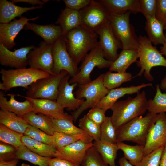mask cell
<instances>
[{
  "label": "cell",
  "mask_w": 166,
  "mask_h": 166,
  "mask_svg": "<svg viewBox=\"0 0 166 166\" xmlns=\"http://www.w3.org/2000/svg\"><path fill=\"white\" fill-rule=\"evenodd\" d=\"M139 60L136 63L141 68L140 71L135 77H140L144 73L145 78L152 81L154 80L150 73L151 69L156 66L166 67V59L157 48L152 45L147 37L140 35L138 37Z\"/></svg>",
  "instance_id": "obj_4"
},
{
  "label": "cell",
  "mask_w": 166,
  "mask_h": 166,
  "mask_svg": "<svg viewBox=\"0 0 166 166\" xmlns=\"http://www.w3.org/2000/svg\"><path fill=\"white\" fill-rule=\"evenodd\" d=\"M131 12L126 11L117 14H110L109 20L112 27L121 41L122 49L137 50L138 37L134 28L130 22Z\"/></svg>",
  "instance_id": "obj_8"
},
{
  "label": "cell",
  "mask_w": 166,
  "mask_h": 166,
  "mask_svg": "<svg viewBox=\"0 0 166 166\" xmlns=\"http://www.w3.org/2000/svg\"><path fill=\"white\" fill-rule=\"evenodd\" d=\"M166 145V113L157 114L155 124L150 129L144 146V157Z\"/></svg>",
  "instance_id": "obj_14"
},
{
  "label": "cell",
  "mask_w": 166,
  "mask_h": 166,
  "mask_svg": "<svg viewBox=\"0 0 166 166\" xmlns=\"http://www.w3.org/2000/svg\"><path fill=\"white\" fill-rule=\"evenodd\" d=\"M65 8L80 11L87 6L91 0H63Z\"/></svg>",
  "instance_id": "obj_46"
},
{
  "label": "cell",
  "mask_w": 166,
  "mask_h": 166,
  "mask_svg": "<svg viewBox=\"0 0 166 166\" xmlns=\"http://www.w3.org/2000/svg\"><path fill=\"white\" fill-rule=\"evenodd\" d=\"M151 83H144L136 86L121 87L109 90L108 93L102 98L94 106L99 107L105 111L111 109L119 98L126 95L138 93L142 88L152 86Z\"/></svg>",
  "instance_id": "obj_20"
},
{
  "label": "cell",
  "mask_w": 166,
  "mask_h": 166,
  "mask_svg": "<svg viewBox=\"0 0 166 166\" xmlns=\"http://www.w3.org/2000/svg\"><path fill=\"white\" fill-rule=\"evenodd\" d=\"M93 146L109 166H117L115 160L119 150L117 144L100 140L94 141Z\"/></svg>",
  "instance_id": "obj_29"
},
{
  "label": "cell",
  "mask_w": 166,
  "mask_h": 166,
  "mask_svg": "<svg viewBox=\"0 0 166 166\" xmlns=\"http://www.w3.org/2000/svg\"><path fill=\"white\" fill-rule=\"evenodd\" d=\"M52 54L53 61L52 72L54 74H58L65 70L73 77L78 73L79 69L69 53L62 36L53 44Z\"/></svg>",
  "instance_id": "obj_11"
},
{
  "label": "cell",
  "mask_w": 166,
  "mask_h": 166,
  "mask_svg": "<svg viewBox=\"0 0 166 166\" xmlns=\"http://www.w3.org/2000/svg\"><path fill=\"white\" fill-rule=\"evenodd\" d=\"M17 95L30 100L33 105L32 112L34 113H41L53 118H73L72 116L64 112V109L56 101L45 99H33L21 95Z\"/></svg>",
  "instance_id": "obj_18"
},
{
  "label": "cell",
  "mask_w": 166,
  "mask_h": 166,
  "mask_svg": "<svg viewBox=\"0 0 166 166\" xmlns=\"http://www.w3.org/2000/svg\"><path fill=\"white\" fill-rule=\"evenodd\" d=\"M160 166H166V145L164 147L162 153Z\"/></svg>",
  "instance_id": "obj_52"
},
{
  "label": "cell",
  "mask_w": 166,
  "mask_h": 166,
  "mask_svg": "<svg viewBox=\"0 0 166 166\" xmlns=\"http://www.w3.org/2000/svg\"><path fill=\"white\" fill-rule=\"evenodd\" d=\"M112 62L105 58L103 51L98 45L85 57L79 68V72L69 79V82L70 84L76 83L78 85L88 83L92 81L90 74L95 67L99 69L109 68Z\"/></svg>",
  "instance_id": "obj_7"
},
{
  "label": "cell",
  "mask_w": 166,
  "mask_h": 166,
  "mask_svg": "<svg viewBox=\"0 0 166 166\" xmlns=\"http://www.w3.org/2000/svg\"><path fill=\"white\" fill-rule=\"evenodd\" d=\"M103 75H100L88 83L78 85V88L74 93L76 98L85 99L83 104L72 113L74 122L84 111L95 106L108 93L109 90L105 87L103 83Z\"/></svg>",
  "instance_id": "obj_6"
},
{
  "label": "cell",
  "mask_w": 166,
  "mask_h": 166,
  "mask_svg": "<svg viewBox=\"0 0 166 166\" xmlns=\"http://www.w3.org/2000/svg\"><path fill=\"white\" fill-rule=\"evenodd\" d=\"M49 166H78L65 160L54 157L49 158Z\"/></svg>",
  "instance_id": "obj_48"
},
{
  "label": "cell",
  "mask_w": 166,
  "mask_h": 166,
  "mask_svg": "<svg viewBox=\"0 0 166 166\" xmlns=\"http://www.w3.org/2000/svg\"><path fill=\"white\" fill-rule=\"evenodd\" d=\"M18 160L14 159L10 161H6L0 157V166H16Z\"/></svg>",
  "instance_id": "obj_51"
},
{
  "label": "cell",
  "mask_w": 166,
  "mask_h": 166,
  "mask_svg": "<svg viewBox=\"0 0 166 166\" xmlns=\"http://www.w3.org/2000/svg\"><path fill=\"white\" fill-rule=\"evenodd\" d=\"M119 150L123 152L124 157L133 165L138 166L144 157V146L131 145L123 142L117 143Z\"/></svg>",
  "instance_id": "obj_31"
},
{
  "label": "cell",
  "mask_w": 166,
  "mask_h": 166,
  "mask_svg": "<svg viewBox=\"0 0 166 166\" xmlns=\"http://www.w3.org/2000/svg\"><path fill=\"white\" fill-rule=\"evenodd\" d=\"M10 1L14 3L19 2H24L33 5H38L39 6H43L45 4L42 1L40 0H11Z\"/></svg>",
  "instance_id": "obj_50"
},
{
  "label": "cell",
  "mask_w": 166,
  "mask_h": 166,
  "mask_svg": "<svg viewBox=\"0 0 166 166\" xmlns=\"http://www.w3.org/2000/svg\"><path fill=\"white\" fill-rule=\"evenodd\" d=\"M21 141L29 149L44 157H53L57 149L51 145L37 141L25 135L22 137Z\"/></svg>",
  "instance_id": "obj_30"
},
{
  "label": "cell",
  "mask_w": 166,
  "mask_h": 166,
  "mask_svg": "<svg viewBox=\"0 0 166 166\" xmlns=\"http://www.w3.org/2000/svg\"><path fill=\"white\" fill-rule=\"evenodd\" d=\"M80 12L81 26L95 32L109 21V13L97 0H91L90 3Z\"/></svg>",
  "instance_id": "obj_10"
},
{
  "label": "cell",
  "mask_w": 166,
  "mask_h": 166,
  "mask_svg": "<svg viewBox=\"0 0 166 166\" xmlns=\"http://www.w3.org/2000/svg\"><path fill=\"white\" fill-rule=\"evenodd\" d=\"M145 18V29L148 38L154 45H163L165 40L163 32L164 25L157 20L155 16L148 17Z\"/></svg>",
  "instance_id": "obj_26"
},
{
  "label": "cell",
  "mask_w": 166,
  "mask_h": 166,
  "mask_svg": "<svg viewBox=\"0 0 166 166\" xmlns=\"http://www.w3.org/2000/svg\"><path fill=\"white\" fill-rule=\"evenodd\" d=\"M53 136L57 149L65 147L78 140L90 143H92L93 140L88 135H73L57 132H54Z\"/></svg>",
  "instance_id": "obj_36"
},
{
  "label": "cell",
  "mask_w": 166,
  "mask_h": 166,
  "mask_svg": "<svg viewBox=\"0 0 166 166\" xmlns=\"http://www.w3.org/2000/svg\"><path fill=\"white\" fill-rule=\"evenodd\" d=\"M159 85L160 89L166 93V75L161 79Z\"/></svg>",
  "instance_id": "obj_54"
},
{
  "label": "cell",
  "mask_w": 166,
  "mask_h": 166,
  "mask_svg": "<svg viewBox=\"0 0 166 166\" xmlns=\"http://www.w3.org/2000/svg\"><path fill=\"white\" fill-rule=\"evenodd\" d=\"M155 17L164 26L166 25V0H157Z\"/></svg>",
  "instance_id": "obj_47"
},
{
  "label": "cell",
  "mask_w": 166,
  "mask_h": 166,
  "mask_svg": "<svg viewBox=\"0 0 166 166\" xmlns=\"http://www.w3.org/2000/svg\"><path fill=\"white\" fill-rule=\"evenodd\" d=\"M43 6L22 7L18 6L10 1L0 0V23H8L18 17H21L29 10L43 8Z\"/></svg>",
  "instance_id": "obj_23"
},
{
  "label": "cell",
  "mask_w": 166,
  "mask_h": 166,
  "mask_svg": "<svg viewBox=\"0 0 166 166\" xmlns=\"http://www.w3.org/2000/svg\"><path fill=\"white\" fill-rule=\"evenodd\" d=\"M99 38L98 46L103 51L107 60L114 61L117 57V50L123 48L122 42L113 29L109 20L96 31Z\"/></svg>",
  "instance_id": "obj_12"
},
{
  "label": "cell",
  "mask_w": 166,
  "mask_h": 166,
  "mask_svg": "<svg viewBox=\"0 0 166 166\" xmlns=\"http://www.w3.org/2000/svg\"><path fill=\"white\" fill-rule=\"evenodd\" d=\"M24 135L56 148L53 136L49 135L34 126L29 124Z\"/></svg>",
  "instance_id": "obj_40"
},
{
  "label": "cell",
  "mask_w": 166,
  "mask_h": 166,
  "mask_svg": "<svg viewBox=\"0 0 166 166\" xmlns=\"http://www.w3.org/2000/svg\"><path fill=\"white\" fill-rule=\"evenodd\" d=\"M164 29L166 30V25L164 26Z\"/></svg>",
  "instance_id": "obj_57"
},
{
  "label": "cell",
  "mask_w": 166,
  "mask_h": 166,
  "mask_svg": "<svg viewBox=\"0 0 166 166\" xmlns=\"http://www.w3.org/2000/svg\"><path fill=\"white\" fill-rule=\"evenodd\" d=\"M119 166H133L124 157L121 158L119 160Z\"/></svg>",
  "instance_id": "obj_53"
},
{
  "label": "cell",
  "mask_w": 166,
  "mask_h": 166,
  "mask_svg": "<svg viewBox=\"0 0 166 166\" xmlns=\"http://www.w3.org/2000/svg\"><path fill=\"white\" fill-rule=\"evenodd\" d=\"M24 134L13 130L4 125H0V140L16 148L24 145L21 138Z\"/></svg>",
  "instance_id": "obj_38"
},
{
  "label": "cell",
  "mask_w": 166,
  "mask_h": 166,
  "mask_svg": "<svg viewBox=\"0 0 166 166\" xmlns=\"http://www.w3.org/2000/svg\"><path fill=\"white\" fill-rule=\"evenodd\" d=\"M164 34L165 37V42L163 46L160 47V52L163 55H164L166 56V33Z\"/></svg>",
  "instance_id": "obj_55"
},
{
  "label": "cell",
  "mask_w": 166,
  "mask_h": 166,
  "mask_svg": "<svg viewBox=\"0 0 166 166\" xmlns=\"http://www.w3.org/2000/svg\"><path fill=\"white\" fill-rule=\"evenodd\" d=\"M100 140L113 144L117 143V129L113 123L111 117H106L101 125Z\"/></svg>",
  "instance_id": "obj_41"
},
{
  "label": "cell",
  "mask_w": 166,
  "mask_h": 166,
  "mask_svg": "<svg viewBox=\"0 0 166 166\" xmlns=\"http://www.w3.org/2000/svg\"><path fill=\"white\" fill-rule=\"evenodd\" d=\"M164 148L162 147L159 148L144 157L138 166H160Z\"/></svg>",
  "instance_id": "obj_43"
},
{
  "label": "cell",
  "mask_w": 166,
  "mask_h": 166,
  "mask_svg": "<svg viewBox=\"0 0 166 166\" xmlns=\"http://www.w3.org/2000/svg\"><path fill=\"white\" fill-rule=\"evenodd\" d=\"M157 115L148 112L145 116L138 117L120 127L117 130V143L129 141L144 146Z\"/></svg>",
  "instance_id": "obj_3"
},
{
  "label": "cell",
  "mask_w": 166,
  "mask_h": 166,
  "mask_svg": "<svg viewBox=\"0 0 166 166\" xmlns=\"http://www.w3.org/2000/svg\"><path fill=\"white\" fill-rule=\"evenodd\" d=\"M93 146V142L87 143L81 140L57 149L53 157L67 160L80 166L86 152Z\"/></svg>",
  "instance_id": "obj_19"
},
{
  "label": "cell",
  "mask_w": 166,
  "mask_h": 166,
  "mask_svg": "<svg viewBox=\"0 0 166 166\" xmlns=\"http://www.w3.org/2000/svg\"><path fill=\"white\" fill-rule=\"evenodd\" d=\"M148 100L145 92L137 93L134 97L117 101L111 109L113 123L117 130L133 119L143 114L147 110Z\"/></svg>",
  "instance_id": "obj_2"
},
{
  "label": "cell",
  "mask_w": 166,
  "mask_h": 166,
  "mask_svg": "<svg viewBox=\"0 0 166 166\" xmlns=\"http://www.w3.org/2000/svg\"><path fill=\"white\" fill-rule=\"evenodd\" d=\"M157 0H140V13L145 17L155 16Z\"/></svg>",
  "instance_id": "obj_44"
},
{
  "label": "cell",
  "mask_w": 166,
  "mask_h": 166,
  "mask_svg": "<svg viewBox=\"0 0 166 166\" xmlns=\"http://www.w3.org/2000/svg\"><path fill=\"white\" fill-rule=\"evenodd\" d=\"M69 74L65 70L56 75L39 79L27 89L26 96L33 99H45L56 101L59 85L62 80Z\"/></svg>",
  "instance_id": "obj_9"
},
{
  "label": "cell",
  "mask_w": 166,
  "mask_h": 166,
  "mask_svg": "<svg viewBox=\"0 0 166 166\" xmlns=\"http://www.w3.org/2000/svg\"><path fill=\"white\" fill-rule=\"evenodd\" d=\"M79 126L94 141L100 140L101 126L90 120L86 115L79 119Z\"/></svg>",
  "instance_id": "obj_39"
},
{
  "label": "cell",
  "mask_w": 166,
  "mask_h": 166,
  "mask_svg": "<svg viewBox=\"0 0 166 166\" xmlns=\"http://www.w3.org/2000/svg\"><path fill=\"white\" fill-rule=\"evenodd\" d=\"M139 58L137 50L122 49L117 58L113 62L109 70L117 72H124L132 63L137 62Z\"/></svg>",
  "instance_id": "obj_27"
},
{
  "label": "cell",
  "mask_w": 166,
  "mask_h": 166,
  "mask_svg": "<svg viewBox=\"0 0 166 166\" xmlns=\"http://www.w3.org/2000/svg\"><path fill=\"white\" fill-rule=\"evenodd\" d=\"M35 47L30 45L12 51L0 44V63L2 66L16 69L26 68L28 65L27 55Z\"/></svg>",
  "instance_id": "obj_15"
},
{
  "label": "cell",
  "mask_w": 166,
  "mask_h": 166,
  "mask_svg": "<svg viewBox=\"0 0 166 166\" xmlns=\"http://www.w3.org/2000/svg\"><path fill=\"white\" fill-rule=\"evenodd\" d=\"M29 124L34 126L50 135H53L55 132L49 117L43 114L31 112L23 117Z\"/></svg>",
  "instance_id": "obj_32"
},
{
  "label": "cell",
  "mask_w": 166,
  "mask_h": 166,
  "mask_svg": "<svg viewBox=\"0 0 166 166\" xmlns=\"http://www.w3.org/2000/svg\"><path fill=\"white\" fill-rule=\"evenodd\" d=\"M105 112L99 107L94 106L91 108L86 115L90 120L101 126L106 118Z\"/></svg>",
  "instance_id": "obj_45"
},
{
  "label": "cell",
  "mask_w": 166,
  "mask_h": 166,
  "mask_svg": "<svg viewBox=\"0 0 166 166\" xmlns=\"http://www.w3.org/2000/svg\"><path fill=\"white\" fill-rule=\"evenodd\" d=\"M70 77L69 74L61 81L56 101L63 109L74 111L83 104L85 100L84 98L78 99L75 96L73 91L78 84L76 83L70 84Z\"/></svg>",
  "instance_id": "obj_16"
},
{
  "label": "cell",
  "mask_w": 166,
  "mask_h": 166,
  "mask_svg": "<svg viewBox=\"0 0 166 166\" xmlns=\"http://www.w3.org/2000/svg\"><path fill=\"white\" fill-rule=\"evenodd\" d=\"M39 18V16L32 18L21 16L19 19H14L9 23H0V44L9 49L16 45L15 39L19 32L30 21H34Z\"/></svg>",
  "instance_id": "obj_17"
},
{
  "label": "cell",
  "mask_w": 166,
  "mask_h": 166,
  "mask_svg": "<svg viewBox=\"0 0 166 166\" xmlns=\"http://www.w3.org/2000/svg\"><path fill=\"white\" fill-rule=\"evenodd\" d=\"M0 123L8 128L24 134L29 125L23 118L11 112L0 110Z\"/></svg>",
  "instance_id": "obj_28"
},
{
  "label": "cell",
  "mask_w": 166,
  "mask_h": 166,
  "mask_svg": "<svg viewBox=\"0 0 166 166\" xmlns=\"http://www.w3.org/2000/svg\"><path fill=\"white\" fill-rule=\"evenodd\" d=\"M80 166H109L93 146L86 152Z\"/></svg>",
  "instance_id": "obj_42"
},
{
  "label": "cell",
  "mask_w": 166,
  "mask_h": 166,
  "mask_svg": "<svg viewBox=\"0 0 166 166\" xmlns=\"http://www.w3.org/2000/svg\"><path fill=\"white\" fill-rule=\"evenodd\" d=\"M53 45L41 41L38 47H35L27 55L28 63L30 67L54 75L52 72L53 61L52 54Z\"/></svg>",
  "instance_id": "obj_13"
},
{
  "label": "cell",
  "mask_w": 166,
  "mask_h": 166,
  "mask_svg": "<svg viewBox=\"0 0 166 166\" xmlns=\"http://www.w3.org/2000/svg\"><path fill=\"white\" fill-rule=\"evenodd\" d=\"M103 83L109 90L116 89L124 83L130 81L132 78L129 72L113 73L109 71L103 74Z\"/></svg>",
  "instance_id": "obj_35"
},
{
  "label": "cell",
  "mask_w": 166,
  "mask_h": 166,
  "mask_svg": "<svg viewBox=\"0 0 166 166\" xmlns=\"http://www.w3.org/2000/svg\"><path fill=\"white\" fill-rule=\"evenodd\" d=\"M14 156L15 159L27 161L38 166H49L50 158L40 156L31 151L24 145L16 148Z\"/></svg>",
  "instance_id": "obj_34"
},
{
  "label": "cell",
  "mask_w": 166,
  "mask_h": 166,
  "mask_svg": "<svg viewBox=\"0 0 166 166\" xmlns=\"http://www.w3.org/2000/svg\"><path fill=\"white\" fill-rule=\"evenodd\" d=\"M10 97L9 100L5 97L4 93L0 91V108L1 110L9 111L23 118L26 114L33 110L31 102L27 99L23 102L17 101L15 99L16 94H8Z\"/></svg>",
  "instance_id": "obj_21"
},
{
  "label": "cell",
  "mask_w": 166,
  "mask_h": 166,
  "mask_svg": "<svg viewBox=\"0 0 166 166\" xmlns=\"http://www.w3.org/2000/svg\"><path fill=\"white\" fill-rule=\"evenodd\" d=\"M156 92L153 99L148 100L147 110L149 113L158 114L166 113V93H163L159 84L156 85Z\"/></svg>",
  "instance_id": "obj_37"
},
{
  "label": "cell",
  "mask_w": 166,
  "mask_h": 166,
  "mask_svg": "<svg viewBox=\"0 0 166 166\" xmlns=\"http://www.w3.org/2000/svg\"><path fill=\"white\" fill-rule=\"evenodd\" d=\"M49 117L55 132L73 135H88L73 124V118L58 119Z\"/></svg>",
  "instance_id": "obj_33"
},
{
  "label": "cell",
  "mask_w": 166,
  "mask_h": 166,
  "mask_svg": "<svg viewBox=\"0 0 166 166\" xmlns=\"http://www.w3.org/2000/svg\"><path fill=\"white\" fill-rule=\"evenodd\" d=\"M23 29L32 30L41 37L45 42L51 45H53L62 35L60 26L53 24L41 25L28 22L25 26Z\"/></svg>",
  "instance_id": "obj_22"
},
{
  "label": "cell",
  "mask_w": 166,
  "mask_h": 166,
  "mask_svg": "<svg viewBox=\"0 0 166 166\" xmlns=\"http://www.w3.org/2000/svg\"><path fill=\"white\" fill-rule=\"evenodd\" d=\"M0 73L2 81L0 82V89L6 92L19 87L26 89L37 80L50 75L46 72L30 67L8 70L1 68Z\"/></svg>",
  "instance_id": "obj_5"
},
{
  "label": "cell",
  "mask_w": 166,
  "mask_h": 166,
  "mask_svg": "<svg viewBox=\"0 0 166 166\" xmlns=\"http://www.w3.org/2000/svg\"><path fill=\"white\" fill-rule=\"evenodd\" d=\"M55 23L59 25L62 35L65 34L68 31L81 26L80 10H75L65 8L61 10Z\"/></svg>",
  "instance_id": "obj_25"
},
{
  "label": "cell",
  "mask_w": 166,
  "mask_h": 166,
  "mask_svg": "<svg viewBox=\"0 0 166 166\" xmlns=\"http://www.w3.org/2000/svg\"><path fill=\"white\" fill-rule=\"evenodd\" d=\"M16 148L12 146L3 144H0V154L2 155L9 153L16 150Z\"/></svg>",
  "instance_id": "obj_49"
},
{
  "label": "cell",
  "mask_w": 166,
  "mask_h": 166,
  "mask_svg": "<svg viewBox=\"0 0 166 166\" xmlns=\"http://www.w3.org/2000/svg\"><path fill=\"white\" fill-rule=\"evenodd\" d=\"M67 51L77 65L89 51L98 45V36L95 32L80 26L62 35Z\"/></svg>",
  "instance_id": "obj_1"
},
{
  "label": "cell",
  "mask_w": 166,
  "mask_h": 166,
  "mask_svg": "<svg viewBox=\"0 0 166 166\" xmlns=\"http://www.w3.org/2000/svg\"><path fill=\"white\" fill-rule=\"evenodd\" d=\"M21 166H30L29 165L25 164V163H22L21 164Z\"/></svg>",
  "instance_id": "obj_56"
},
{
  "label": "cell",
  "mask_w": 166,
  "mask_h": 166,
  "mask_svg": "<svg viewBox=\"0 0 166 166\" xmlns=\"http://www.w3.org/2000/svg\"><path fill=\"white\" fill-rule=\"evenodd\" d=\"M110 14L129 11L135 14L140 12V0H97Z\"/></svg>",
  "instance_id": "obj_24"
}]
</instances>
